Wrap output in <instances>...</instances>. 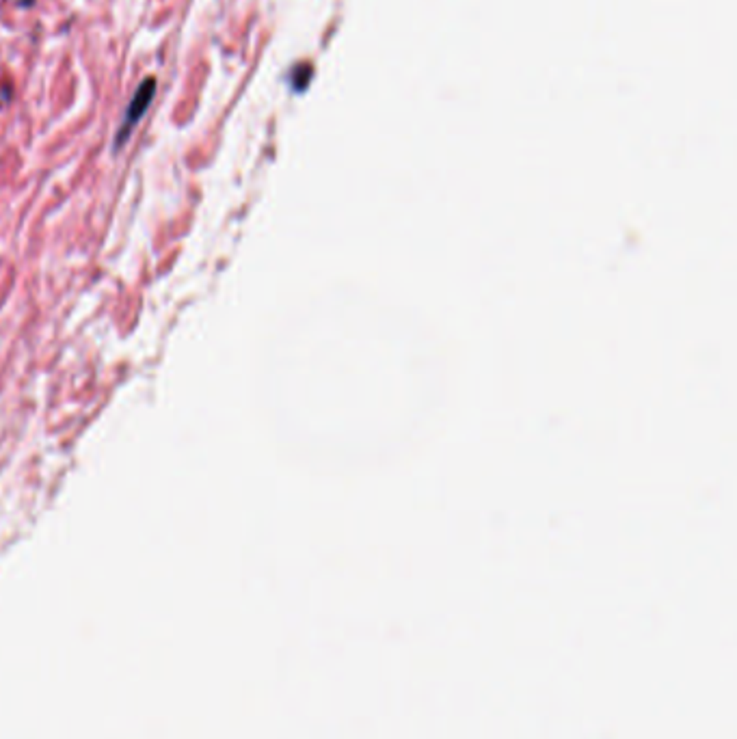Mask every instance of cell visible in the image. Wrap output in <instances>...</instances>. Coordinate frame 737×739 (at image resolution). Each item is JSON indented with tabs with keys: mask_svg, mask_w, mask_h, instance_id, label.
<instances>
[{
	"mask_svg": "<svg viewBox=\"0 0 737 739\" xmlns=\"http://www.w3.org/2000/svg\"><path fill=\"white\" fill-rule=\"evenodd\" d=\"M156 95V80L154 78H145L141 87L137 89V93L132 95V100H130L128 104V110L124 115V121H121V128L117 130V136H115V150H119L124 143L128 141V136L132 134V130L137 128V123L143 119V115L147 112V108H150L152 100Z\"/></svg>",
	"mask_w": 737,
	"mask_h": 739,
	"instance_id": "1",
	"label": "cell"
},
{
	"mask_svg": "<svg viewBox=\"0 0 737 739\" xmlns=\"http://www.w3.org/2000/svg\"><path fill=\"white\" fill-rule=\"evenodd\" d=\"M20 5H22V7H30L32 0H20Z\"/></svg>",
	"mask_w": 737,
	"mask_h": 739,
	"instance_id": "2",
	"label": "cell"
}]
</instances>
